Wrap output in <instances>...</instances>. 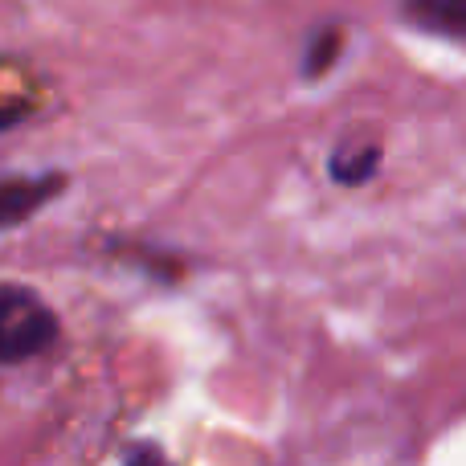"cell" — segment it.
<instances>
[{
  "instance_id": "obj_1",
  "label": "cell",
  "mask_w": 466,
  "mask_h": 466,
  "mask_svg": "<svg viewBox=\"0 0 466 466\" xmlns=\"http://www.w3.org/2000/svg\"><path fill=\"white\" fill-rule=\"evenodd\" d=\"M57 339V315L37 290L5 282L0 287V364H21Z\"/></svg>"
},
{
  "instance_id": "obj_2",
  "label": "cell",
  "mask_w": 466,
  "mask_h": 466,
  "mask_svg": "<svg viewBox=\"0 0 466 466\" xmlns=\"http://www.w3.org/2000/svg\"><path fill=\"white\" fill-rule=\"evenodd\" d=\"M66 193L62 172H37V177H5L0 180V229H16L41 213L49 201Z\"/></svg>"
},
{
  "instance_id": "obj_3",
  "label": "cell",
  "mask_w": 466,
  "mask_h": 466,
  "mask_svg": "<svg viewBox=\"0 0 466 466\" xmlns=\"http://www.w3.org/2000/svg\"><path fill=\"white\" fill-rule=\"evenodd\" d=\"M401 16L421 33L466 41V0H401Z\"/></svg>"
},
{
  "instance_id": "obj_4",
  "label": "cell",
  "mask_w": 466,
  "mask_h": 466,
  "mask_svg": "<svg viewBox=\"0 0 466 466\" xmlns=\"http://www.w3.org/2000/svg\"><path fill=\"white\" fill-rule=\"evenodd\" d=\"M377 168H380V144H372V139H364V136L344 139V144L331 152V160H328L331 180L344 185V188L369 185V180L377 177Z\"/></svg>"
},
{
  "instance_id": "obj_5",
  "label": "cell",
  "mask_w": 466,
  "mask_h": 466,
  "mask_svg": "<svg viewBox=\"0 0 466 466\" xmlns=\"http://www.w3.org/2000/svg\"><path fill=\"white\" fill-rule=\"evenodd\" d=\"M344 25H319V29L307 37L303 49V78L307 82H319L323 74L336 70L339 54H344Z\"/></svg>"
},
{
  "instance_id": "obj_6",
  "label": "cell",
  "mask_w": 466,
  "mask_h": 466,
  "mask_svg": "<svg viewBox=\"0 0 466 466\" xmlns=\"http://www.w3.org/2000/svg\"><path fill=\"white\" fill-rule=\"evenodd\" d=\"M33 115V103H13V106H0V131H13L16 123H25Z\"/></svg>"
},
{
  "instance_id": "obj_7",
  "label": "cell",
  "mask_w": 466,
  "mask_h": 466,
  "mask_svg": "<svg viewBox=\"0 0 466 466\" xmlns=\"http://www.w3.org/2000/svg\"><path fill=\"white\" fill-rule=\"evenodd\" d=\"M127 466H172V462L164 459L156 446H136V451L127 454Z\"/></svg>"
}]
</instances>
